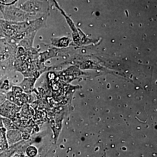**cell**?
I'll use <instances>...</instances> for the list:
<instances>
[{
	"label": "cell",
	"instance_id": "6da1fadb",
	"mask_svg": "<svg viewBox=\"0 0 157 157\" xmlns=\"http://www.w3.org/2000/svg\"><path fill=\"white\" fill-rule=\"evenodd\" d=\"M13 4L23 11L33 14L38 18L49 15L50 6L48 0H17Z\"/></svg>",
	"mask_w": 157,
	"mask_h": 157
},
{
	"label": "cell",
	"instance_id": "7a4b0ae2",
	"mask_svg": "<svg viewBox=\"0 0 157 157\" xmlns=\"http://www.w3.org/2000/svg\"><path fill=\"white\" fill-rule=\"evenodd\" d=\"M0 10L3 19L10 22H24L38 18L33 14L23 11L14 4L0 3Z\"/></svg>",
	"mask_w": 157,
	"mask_h": 157
},
{
	"label": "cell",
	"instance_id": "3957f363",
	"mask_svg": "<svg viewBox=\"0 0 157 157\" xmlns=\"http://www.w3.org/2000/svg\"><path fill=\"white\" fill-rule=\"evenodd\" d=\"M36 32L30 33L26 35L25 37L20 41L17 45L21 46L28 49L34 47V41L37 34Z\"/></svg>",
	"mask_w": 157,
	"mask_h": 157
},
{
	"label": "cell",
	"instance_id": "277c9868",
	"mask_svg": "<svg viewBox=\"0 0 157 157\" xmlns=\"http://www.w3.org/2000/svg\"><path fill=\"white\" fill-rule=\"evenodd\" d=\"M63 39H59L58 38H53L50 39V44L52 46L56 47L64 46L69 44V42H63Z\"/></svg>",
	"mask_w": 157,
	"mask_h": 157
},
{
	"label": "cell",
	"instance_id": "5b68a950",
	"mask_svg": "<svg viewBox=\"0 0 157 157\" xmlns=\"http://www.w3.org/2000/svg\"><path fill=\"white\" fill-rule=\"evenodd\" d=\"M37 152V149L34 147H29L27 150V153L30 157L35 156L36 155Z\"/></svg>",
	"mask_w": 157,
	"mask_h": 157
},
{
	"label": "cell",
	"instance_id": "8992f818",
	"mask_svg": "<svg viewBox=\"0 0 157 157\" xmlns=\"http://www.w3.org/2000/svg\"><path fill=\"white\" fill-rule=\"evenodd\" d=\"M17 0H0V3L4 4H13Z\"/></svg>",
	"mask_w": 157,
	"mask_h": 157
},
{
	"label": "cell",
	"instance_id": "52a82bcc",
	"mask_svg": "<svg viewBox=\"0 0 157 157\" xmlns=\"http://www.w3.org/2000/svg\"><path fill=\"white\" fill-rule=\"evenodd\" d=\"M3 19L2 14V12H1V10H0V19Z\"/></svg>",
	"mask_w": 157,
	"mask_h": 157
},
{
	"label": "cell",
	"instance_id": "ba28073f",
	"mask_svg": "<svg viewBox=\"0 0 157 157\" xmlns=\"http://www.w3.org/2000/svg\"><path fill=\"white\" fill-rule=\"evenodd\" d=\"M50 1H51L52 2H53L54 3V2L55 1H56V0H50Z\"/></svg>",
	"mask_w": 157,
	"mask_h": 157
}]
</instances>
